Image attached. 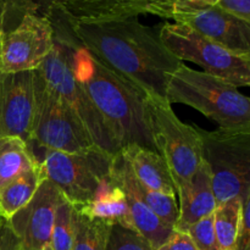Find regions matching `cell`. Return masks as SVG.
Masks as SVG:
<instances>
[{"label": "cell", "instance_id": "6da1fadb", "mask_svg": "<svg viewBox=\"0 0 250 250\" xmlns=\"http://www.w3.org/2000/svg\"><path fill=\"white\" fill-rule=\"evenodd\" d=\"M66 22L76 43L105 67L146 98L166 100L168 80L183 62L165 48L159 32L141 23L138 17Z\"/></svg>", "mask_w": 250, "mask_h": 250}, {"label": "cell", "instance_id": "7a4b0ae2", "mask_svg": "<svg viewBox=\"0 0 250 250\" xmlns=\"http://www.w3.org/2000/svg\"><path fill=\"white\" fill-rule=\"evenodd\" d=\"M70 41L73 75L84 88L120 149L141 146L156 151L146 119V97L78 45L71 32Z\"/></svg>", "mask_w": 250, "mask_h": 250}, {"label": "cell", "instance_id": "3957f363", "mask_svg": "<svg viewBox=\"0 0 250 250\" xmlns=\"http://www.w3.org/2000/svg\"><path fill=\"white\" fill-rule=\"evenodd\" d=\"M49 21L54 28V48L44 62L37 70L41 72L49 85L70 106L82 124L94 146L115 158L121 153L119 144L107 128L90 98L85 93L71 66L70 31L60 10L50 15Z\"/></svg>", "mask_w": 250, "mask_h": 250}, {"label": "cell", "instance_id": "277c9868", "mask_svg": "<svg viewBox=\"0 0 250 250\" xmlns=\"http://www.w3.org/2000/svg\"><path fill=\"white\" fill-rule=\"evenodd\" d=\"M166 102L188 105L219 125L220 128L250 127V100L236 85L195 71L185 63L170 77Z\"/></svg>", "mask_w": 250, "mask_h": 250}, {"label": "cell", "instance_id": "5b68a950", "mask_svg": "<svg viewBox=\"0 0 250 250\" xmlns=\"http://www.w3.org/2000/svg\"><path fill=\"white\" fill-rule=\"evenodd\" d=\"M28 146L41 149V154L32 155L41 164L46 180L50 181L73 207L89 204L111 180L114 158L95 146L77 153Z\"/></svg>", "mask_w": 250, "mask_h": 250}, {"label": "cell", "instance_id": "8992f818", "mask_svg": "<svg viewBox=\"0 0 250 250\" xmlns=\"http://www.w3.org/2000/svg\"><path fill=\"white\" fill-rule=\"evenodd\" d=\"M197 129L216 205L242 197L250 189V127Z\"/></svg>", "mask_w": 250, "mask_h": 250}, {"label": "cell", "instance_id": "52a82bcc", "mask_svg": "<svg viewBox=\"0 0 250 250\" xmlns=\"http://www.w3.org/2000/svg\"><path fill=\"white\" fill-rule=\"evenodd\" d=\"M144 109L156 153L165 161L177 189L193 177L203 161L197 127L181 121L166 100L146 98Z\"/></svg>", "mask_w": 250, "mask_h": 250}, {"label": "cell", "instance_id": "ba28073f", "mask_svg": "<svg viewBox=\"0 0 250 250\" xmlns=\"http://www.w3.org/2000/svg\"><path fill=\"white\" fill-rule=\"evenodd\" d=\"M34 115L27 146L63 153H77L94 146L89 136L62 98L33 71ZM97 148V146H95Z\"/></svg>", "mask_w": 250, "mask_h": 250}, {"label": "cell", "instance_id": "9c48e42d", "mask_svg": "<svg viewBox=\"0 0 250 250\" xmlns=\"http://www.w3.org/2000/svg\"><path fill=\"white\" fill-rule=\"evenodd\" d=\"M165 48L180 61H190L203 72L227 81L233 85L250 84V55H238L195 32L187 24L165 23L159 31Z\"/></svg>", "mask_w": 250, "mask_h": 250}, {"label": "cell", "instance_id": "30bf717a", "mask_svg": "<svg viewBox=\"0 0 250 250\" xmlns=\"http://www.w3.org/2000/svg\"><path fill=\"white\" fill-rule=\"evenodd\" d=\"M54 28L46 17L27 14L0 39V75L34 71L54 48Z\"/></svg>", "mask_w": 250, "mask_h": 250}, {"label": "cell", "instance_id": "8fae6325", "mask_svg": "<svg viewBox=\"0 0 250 250\" xmlns=\"http://www.w3.org/2000/svg\"><path fill=\"white\" fill-rule=\"evenodd\" d=\"M34 115L33 71L0 75V137L31 141Z\"/></svg>", "mask_w": 250, "mask_h": 250}, {"label": "cell", "instance_id": "7c38bea8", "mask_svg": "<svg viewBox=\"0 0 250 250\" xmlns=\"http://www.w3.org/2000/svg\"><path fill=\"white\" fill-rule=\"evenodd\" d=\"M177 23L187 24L195 32L238 55H250V23L214 6L172 15Z\"/></svg>", "mask_w": 250, "mask_h": 250}, {"label": "cell", "instance_id": "4fadbf2b", "mask_svg": "<svg viewBox=\"0 0 250 250\" xmlns=\"http://www.w3.org/2000/svg\"><path fill=\"white\" fill-rule=\"evenodd\" d=\"M62 194L44 178L31 202L9 220L21 239V250H45L50 243L55 210Z\"/></svg>", "mask_w": 250, "mask_h": 250}, {"label": "cell", "instance_id": "5bb4252c", "mask_svg": "<svg viewBox=\"0 0 250 250\" xmlns=\"http://www.w3.org/2000/svg\"><path fill=\"white\" fill-rule=\"evenodd\" d=\"M68 22H102L154 15L172 19L173 0H70L60 9Z\"/></svg>", "mask_w": 250, "mask_h": 250}, {"label": "cell", "instance_id": "9a60e30c", "mask_svg": "<svg viewBox=\"0 0 250 250\" xmlns=\"http://www.w3.org/2000/svg\"><path fill=\"white\" fill-rule=\"evenodd\" d=\"M111 176L126 195L134 229L150 243L154 250H156L167 241L173 229L166 227L139 197L136 190V178L131 166L125 160L121 153L115 156L112 161Z\"/></svg>", "mask_w": 250, "mask_h": 250}, {"label": "cell", "instance_id": "2e32d148", "mask_svg": "<svg viewBox=\"0 0 250 250\" xmlns=\"http://www.w3.org/2000/svg\"><path fill=\"white\" fill-rule=\"evenodd\" d=\"M180 197L178 219L175 229L187 231L197 221L209 216L216 208L214 190H212L211 173L203 160L193 177L176 189Z\"/></svg>", "mask_w": 250, "mask_h": 250}, {"label": "cell", "instance_id": "e0dca14e", "mask_svg": "<svg viewBox=\"0 0 250 250\" xmlns=\"http://www.w3.org/2000/svg\"><path fill=\"white\" fill-rule=\"evenodd\" d=\"M121 155L131 166L137 182L150 190L176 197V189L165 161L156 151L141 146H129Z\"/></svg>", "mask_w": 250, "mask_h": 250}, {"label": "cell", "instance_id": "ac0fdd59", "mask_svg": "<svg viewBox=\"0 0 250 250\" xmlns=\"http://www.w3.org/2000/svg\"><path fill=\"white\" fill-rule=\"evenodd\" d=\"M92 219H100L109 224H119L127 229H133L126 195L111 176V180L103 187L94 200L83 207H75Z\"/></svg>", "mask_w": 250, "mask_h": 250}, {"label": "cell", "instance_id": "d6986e66", "mask_svg": "<svg viewBox=\"0 0 250 250\" xmlns=\"http://www.w3.org/2000/svg\"><path fill=\"white\" fill-rule=\"evenodd\" d=\"M45 178L37 161L28 171L0 189V217L10 220L32 200L42 181Z\"/></svg>", "mask_w": 250, "mask_h": 250}, {"label": "cell", "instance_id": "ffe728a7", "mask_svg": "<svg viewBox=\"0 0 250 250\" xmlns=\"http://www.w3.org/2000/svg\"><path fill=\"white\" fill-rule=\"evenodd\" d=\"M36 163L26 142L17 137H0V189Z\"/></svg>", "mask_w": 250, "mask_h": 250}, {"label": "cell", "instance_id": "44dd1931", "mask_svg": "<svg viewBox=\"0 0 250 250\" xmlns=\"http://www.w3.org/2000/svg\"><path fill=\"white\" fill-rule=\"evenodd\" d=\"M111 224L92 219L73 207L71 250H105Z\"/></svg>", "mask_w": 250, "mask_h": 250}, {"label": "cell", "instance_id": "7402d4cb", "mask_svg": "<svg viewBox=\"0 0 250 250\" xmlns=\"http://www.w3.org/2000/svg\"><path fill=\"white\" fill-rule=\"evenodd\" d=\"M243 195L216 205L212 212L215 234L220 250H234L239 220H241Z\"/></svg>", "mask_w": 250, "mask_h": 250}, {"label": "cell", "instance_id": "603a6c76", "mask_svg": "<svg viewBox=\"0 0 250 250\" xmlns=\"http://www.w3.org/2000/svg\"><path fill=\"white\" fill-rule=\"evenodd\" d=\"M136 178V177H134ZM136 190L142 198L146 207L153 211V214L171 229H175L176 222L178 219V205L176 203V197L164 194V193L150 190L139 185L136 180Z\"/></svg>", "mask_w": 250, "mask_h": 250}, {"label": "cell", "instance_id": "cb8c5ba5", "mask_svg": "<svg viewBox=\"0 0 250 250\" xmlns=\"http://www.w3.org/2000/svg\"><path fill=\"white\" fill-rule=\"evenodd\" d=\"M72 212L73 205L61 197L55 210L49 248L51 250H71L72 248Z\"/></svg>", "mask_w": 250, "mask_h": 250}, {"label": "cell", "instance_id": "d4e9b609", "mask_svg": "<svg viewBox=\"0 0 250 250\" xmlns=\"http://www.w3.org/2000/svg\"><path fill=\"white\" fill-rule=\"evenodd\" d=\"M105 250H154L148 241L136 229L114 224L110 227Z\"/></svg>", "mask_w": 250, "mask_h": 250}, {"label": "cell", "instance_id": "484cf974", "mask_svg": "<svg viewBox=\"0 0 250 250\" xmlns=\"http://www.w3.org/2000/svg\"><path fill=\"white\" fill-rule=\"evenodd\" d=\"M27 14H34L31 0H0V39L16 28Z\"/></svg>", "mask_w": 250, "mask_h": 250}, {"label": "cell", "instance_id": "4316f807", "mask_svg": "<svg viewBox=\"0 0 250 250\" xmlns=\"http://www.w3.org/2000/svg\"><path fill=\"white\" fill-rule=\"evenodd\" d=\"M188 234L192 238L198 250H220L217 246L216 234L214 229V215H209L187 229Z\"/></svg>", "mask_w": 250, "mask_h": 250}, {"label": "cell", "instance_id": "83f0119b", "mask_svg": "<svg viewBox=\"0 0 250 250\" xmlns=\"http://www.w3.org/2000/svg\"><path fill=\"white\" fill-rule=\"evenodd\" d=\"M250 189L247 190L242 199L241 220H239L238 232H237L234 250H250Z\"/></svg>", "mask_w": 250, "mask_h": 250}, {"label": "cell", "instance_id": "f1b7e54d", "mask_svg": "<svg viewBox=\"0 0 250 250\" xmlns=\"http://www.w3.org/2000/svg\"><path fill=\"white\" fill-rule=\"evenodd\" d=\"M216 6L250 23V0H217Z\"/></svg>", "mask_w": 250, "mask_h": 250}, {"label": "cell", "instance_id": "f546056e", "mask_svg": "<svg viewBox=\"0 0 250 250\" xmlns=\"http://www.w3.org/2000/svg\"><path fill=\"white\" fill-rule=\"evenodd\" d=\"M156 250H198L187 232L173 229L167 241Z\"/></svg>", "mask_w": 250, "mask_h": 250}, {"label": "cell", "instance_id": "4dcf8cb0", "mask_svg": "<svg viewBox=\"0 0 250 250\" xmlns=\"http://www.w3.org/2000/svg\"><path fill=\"white\" fill-rule=\"evenodd\" d=\"M0 250H21V239L9 220L0 217Z\"/></svg>", "mask_w": 250, "mask_h": 250}, {"label": "cell", "instance_id": "1f68e13d", "mask_svg": "<svg viewBox=\"0 0 250 250\" xmlns=\"http://www.w3.org/2000/svg\"><path fill=\"white\" fill-rule=\"evenodd\" d=\"M31 1L33 5L34 14L48 19L54 11L62 9L70 0H31Z\"/></svg>", "mask_w": 250, "mask_h": 250}, {"label": "cell", "instance_id": "d6a6232c", "mask_svg": "<svg viewBox=\"0 0 250 250\" xmlns=\"http://www.w3.org/2000/svg\"><path fill=\"white\" fill-rule=\"evenodd\" d=\"M216 2L217 0H173V14L178 11H188V10L214 6L216 5Z\"/></svg>", "mask_w": 250, "mask_h": 250}, {"label": "cell", "instance_id": "836d02e7", "mask_svg": "<svg viewBox=\"0 0 250 250\" xmlns=\"http://www.w3.org/2000/svg\"><path fill=\"white\" fill-rule=\"evenodd\" d=\"M45 250H51V249H50V248H49V247H48V248H46Z\"/></svg>", "mask_w": 250, "mask_h": 250}]
</instances>
